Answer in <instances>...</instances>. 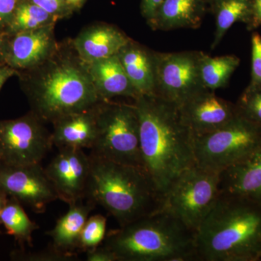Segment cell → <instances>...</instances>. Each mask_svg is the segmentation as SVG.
<instances>
[{
  "mask_svg": "<svg viewBox=\"0 0 261 261\" xmlns=\"http://www.w3.org/2000/svg\"><path fill=\"white\" fill-rule=\"evenodd\" d=\"M16 71L17 70L8 66V65H3L0 66V90L5 82L9 80L10 77L16 74Z\"/></svg>",
  "mask_w": 261,
  "mask_h": 261,
  "instance_id": "d590c367",
  "label": "cell"
},
{
  "mask_svg": "<svg viewBox=\"0 0 261 261\" xmlns=\"http://www.w3.org/2000/svg\"><path fill=\"white\" fill-rule=\"evenodd\" d=\"M195 235L177 218L159 211L110 231L103 246L117 261H194Z\"/></svg>",
  "mask_w": 261,
  "mask_h": 261,
  "instance_id": "277c9868",
  "label": "cell"
},
{
  "mask_svg": "<svg viewBox=\"0 0 261 261\" xmlns=\"http://www.w3.org/2000/svg\"><path fill=\"white\" fill-rule=\"evenodd\" d=\"M178 108L182 121L194 137L211 133L238 116L235 104L205 89Z\"/></svg>",
  "mask_w": 261,
  "mask_h": 261,
  "instance_id": "4fadbf2b",
  "label": "cell"
},
{
  "mask_svg": "<svg viewBox=\"0 0 261 261\" xmlns=\"http://www.w3.org/2000/svg\"><path fill=\"white\" fill-rule=\"evenodd\" d=\"M261 25V0H252L251 18L247 24L248 29L252 30Z\"/></svg>",
  "mask_w": 261,
  "mask_h": 261,
  "instance_id": "836d02e7",
  "label": "cell"
},
{
  "mask_svg": "<svg viewBox=\"0 0 261 261\" xmlns=\"http://www.w3.org/2000/svg\"><path fill=\"white\" fill-rule=\"evenodd\" d=\"M8 195L6 193L0 190V213L8 200Z\"/></svg>",
  "mask_w": 261,
  "mask_h": 261,
  "instance_id": "74e56055",
  "label": "cell"
},
{
  "mask_svg": "<svg viewBox=\"0 0 261 261\" xmlns=\"http://www.w3.org/2000/svg\"><path fill=\"white\" fill-rule=\"evenodd\" d=\"M33 4L45 10L57 19L69 15L73 10L67 5L65 0H28Z\"/></svg>",
  "mask_w": 261,
  "mask_h": 261,
  "instance_id": "f546056e",
  "label": "cell"
},
{
  "mask_svg": "<svg viewBox=\"0 0 261 261\" xmlns=\"http://www.w3.org/2000/svg\"><path fill=\"white\" fill-rule=\"evenodd\" d=\"M117 55L139 96L154 95V51L130 39Z\"/></svg>",
  "mask_w": 261,
  "mask_h": 261,
  "instance_id": "ffe728a7",
  "label": "cell"
},
{
  "mask_svg": "<svg viewBox=\"0 0 261 261\" xmlns=\"http://www.w3.org/2000/svg\"><path fill=\"white\" fill-rule=\"evenodd\" d=\"M98 94L102 101L116 97H140L130 83L118 55L86 64Z\"/></svg>",
  "mask_w": 261,
  "mask_h": 261,
  "instance_id": "ac0fdd59",
  "label": "cell"
},
{
  "mask_svg": "<svg viewBox=\"0 0 261 261\" xmlns=\"http://www.w3.org/2000/svg\"><path fill=\"white\" fill-rule=\"evenodd\" d=\"M239 116L261 126V87L250 84L235 104Z\"/></svg>",
  "mask_w": 261,
  "mask_h": 261,
  "instance_id": "484cf974",
  "label": "cell"
},
{
  "mask_svg": "<svg viewBox=\"0 0 261 261\" xmlns=\"http://www.w3.org/2000/svg\"><path fill=\"white\" fill-rule=\"evenodd\" d=\"M22 0H0V30L6 32L19 3Z\"/></svg>",
  "mask_w": 261,
  "mask_h": 261,
  "instance_id": "4dcf8cb0",
  "label": "cell"
},
{
  "mask_svg": "<svg viewBox=\"0 0 261 261\" xmlns=\"http://www.w3.org/2000/svg\"><path fill=\"white\" fill-rule=\"evenodd\" d=\"M94 204L91 201L86 203L82 200L70 205L69 210L57 221L56 226L47 231L53 240L51 247L63 253L72 254L78 248L82 230Z\"/></svg>",
  "mask_w": 261,
  "mask_h": 261,
  "instance_id": "44dd1931",
  "label": "cell"
},
{
  "mask_svg": "<svg viewBox=\"0 0 261 261\" xmlns=\"http://www.w3.org/2000/svg\"><path fill=\"white\" fill-rule=\"evenodd\" d=\"M0 224L20 245H32L33 232L39 228L29 219L21 203L13 197L8 199L0 213Z\"/></svg>",
  "mask_w": 261,
  "mask_h": 261,
  "instance_id": "cb8c5ba5",
  "label": "cell"
},
{
  "mask_svg": "<svg viewBox=\"0 0 261 261\" xmlns=\"http://www.w3.org/2000/svg\"><path fill=\"white\" fill-rule=\"evenodd\" d=\"M58 19L28 0H22L7 29L9 35L53 25Z\"/></svg>",
  "mask_w": 261,
  "mask_h": 261,
  "instance_id": "d4e9b609",
  "label": "cell"
},
{
  "mask_svg": "<svg viewBox=\"0 0 261 261\" xmlns=\"http://www.w3.org/2000/svg\"><path fill=\"white\" fill-rule=\"evenodd\" d=\"M75 257V255L63 253L53 247L39 252L16 250L10 253V259L18 261H69L74 260Z\"/></svg>",
  "mask_w": 261,
  "mask_h": 261,
  "instance_id": "83f0119b",
  "label": "cell"
},
{
  "mask_svg": "<svg viewBox=\"0 0 261 261\" xmlns=\"http://www.w3.org/2000/svg\"><path fill=\"white\" fill-rule=\"evenodd\" d=\"M206 0H164L148 23L153 30L197 29L206 12Z\"/></svg>",
  "mask_w": 261,
  "mask_h": 261,
  "instance_id": "d6986e66",
  "label": "cell"
},
{
  "mask_svg": "<svg viewBox=\"0 0 261 261\" xmlns=\"http://www.w3.org/2000/svg\"><path fill=\"white\" fill-rule=\"evenodd\" d=\"M39 73L25 87L32 112L45 122L91 109L103 102L81 61L51 56L37 67Z\"/></svg>",
  "mask_w": 261,
  "mask_h": 261,
  "instance_id": "5b68a950",
  "label": "cell"
},
{
  "mask_svg": "<svg viewBox=\"0 0 261 261\" xmlns=\"http://www.w3.org/2000/svg\"><path fill=\"white\" fill-rule=\"evenodd\" d=\"M130 39L113 25H94L81 33L73 46L81 61L87 65L116 56Z\"/></svg>",
  "mask_w": 261,
  "mask_h": 261,
  "instance_id": "2e32d148",
  "label": "cell"
},
{
  "mask_svg": "<svg viewBox=\"0 0 261 261\" xmlns=\"http://www.w3.org/2000/svg\"><path fill=\"white\" fill-rule=\"evenodd\" d=\"M135 105L144 169L163 200L176 178L196 164L194 136L176 105L155 95L140 96Z\"/></svg>",
  "mask_w": 261,
  "mask_h": 261,
  "instance_id": "6da1fadb",
  "label": "cell"
},
{
  "mask_svg": "<svg viewBox=\"0 0 261 261\" xmlns=\"http://www.w3.org/2000/svg\"><path fill=\"white\" fill-rule=\"evenodd\" d=\"M201 53L154 51V95L179 107L207 89L201 79Z\"/></svg>",
  "mask_w": 261,
  "mask_h": 261,
  "instance_id": "30bf717a",
  "label": "cell"
},
{
  "mask_svg": "<svg viewBox=\"0 0 261 261\" xmlns=\"http://www.w3.org/2000/svg\"><path fill=\"white\" fill-rule=\"evenodd\" d=\"M107 220L100 214L89 217L81 233L78 248L87 252L99 246L106 238Z\"/></svg>",
  "mask_w": 261,
  "mask_h": 261,
  "instance_id": "4316f807",
  "label": "cell"
},
{
  "mask_svg": "<svg viewBox=\"0 0 261 261\" xmlns=\"http://www.w3.org/2000/svg\"><path fill=\"white\" fill-rule=\"evenodd\" d=\"M163 1L164 0H142L141 10L142 15L147 21L153 17Z\"/></svg>",
  "mask_w": 261,
  "mask_h": 261,
  "instance_id": "d6a6232c",
  "label": "cell"
},
{
  "mask_svg": "<svg viewBox=\"0 0 261 261\" xmlns=\"http://www.w3.org/2000/svg\"><path fill=\"white\" fill-rule=\"evenodd\" d=\"M261 145V126L238 116L219 129L194 137L197 166L221 173Z\"/></svg>",
  "mask_w": 261,
  "mask_h": 261,
  "instance_id": "ba28073f",
  "label": "cell"
},
{
  "mask_svg": "<svg viewBox=\"0 0 261 261\" xmlns=\"http://www.w3.org/2000/svg\"><path fill=\"white\" fill-rule=\"evenodd\" d=\"M197 261L261 260V205L221 192L195 235Z\"/></svg>",
  "mask_w": 261,
  "mask_h": 261,
  "instance_id": "7a4b0ae2",
  "label": "cell"
},
{
  "mask_svg": "<svg viewBox=\"0 0 261 261\" xmlns=\"http://www.w3.org/2000/svg\"><path fill=\"white\" fill-rule=\"evenodd\" d=\"M221 193L220 173L195 164L173 182L163 198L161 211L173 215L196 233Z\"/></svg>",
  "mask_w": 261,
  "mask_h": 261,
  "instance_id": "52a82bcc",
  "label": "cell"
},
{
  "mask_svg": "<svg viewBox=\"0 0 261 261\" xmlns=\"http://www.w3.org/2000/svg\"><path fill=\"white\" fill-rule=\"evenodd\" d=\"M44 169L58 199L69 205L85 199L91 158L83 149L58 148V152Z\"/></svg>",
  "mask_w": 261,
  "mask_h": 261,
  "instance_id": "7c38bea8",
  "label": "cell"
},
{
  "mask_svg": "<svg viewBox=\"0 0 261 261\" xmlns=\"http://www.w3.org/2000/svg\"><path fill=\"white\" fill-rule=\"evenodd\" d=\"M97 135L91 154L143 168L140 121L135 103L103 101L97 106Z\"/></svg>",
  "mask_w": 261,
  "mask_h": 261,
  "instance_id": "8992f818",
  "label": "cell"
},
{
  "mask_svg": "<svg viewBox=\"0 0 261 261\" xmlns=\"http://www.w3.org/2000/svg\"><path fill=\"white\" fill-rule=\"evenodd\" d=\"M97 106L80 112L70 113L53 122V145L58 149H92L97 135Z\"/></svg>",
  "mask_w": 261,
  "mask_h": 261,
  "instance_id": "e0dca14e",
  "label": "cell"
},
{
  "mask_svg": "<svg viewBox=\"0 0 261 261\" xmlns=\"http://www.w3.org/2000/svg\"><path fill=\"white\" fill-rule=\"evenodd\" d=\"M206 1H207V3H209V4H211V3H212V2L214 1V0H206Z\"/></svg>",
  "mask_w": 261,
  "mask_h": 261,
  "instance_id": "f35d334b",
  "label": "cell"
},
{
  "mask_svg": "<svg viewBox=\"0 0 261 261\" xmlns=\"http://www.w3.org/2000/svg\"><path fill=\"white\" fill-rule=\"evenodd\" d=\"M222 193L261 205V145L247 157L220 173Z\"/></svg>",
  "mask_w": 261,
  "mask_h": 261,
  "instance_id": "9a60e30c",
  "label": "cell"
},
{
  "mask_svg": "<svg viewBox=\"0 0 261 261\" xmlns=\"http://www.w3.org/2000/svg\"><path fill=\"white\" fill-rule=\"evenodd\" d=\"M0 164H1V161H0Z\"/></svg>",
  "mask_w": 261,
  "mask_h": 261,
  "instance_id": "ab89813d",
  "label": "cell"
},
{
  "mask_svg": "<svg viewBox=\"0 0 261 261\" xmlns=\"http://www.w3.org/2000/svg\"><path fill=\"white\" fill-rule=\"evenodd\" d=\"M85 1L86 0H65L67 5L70 7V9L73 10V11L82 8Z\"/></svg>",
  "mask_w": 261,
  "mask_h": 261,
  "instance_id": "8d00e7d4",
  "label": "cell"
},
{
  "mask_svg": "<svg viewBox=\"0 0 261 261\" xmlns=\"http://www.w3.org/2000/svg\"><path fill=\"white\" fill-rule=\"evenodd\" d=\"M89 155L85 198L104 207L120 226L161 211L162 198L145 169Z\"/></svg>",
  "mask_w": 261,
  "mask_h": 261,
  "instance_id": "3957f363",
  "label": "cell"
},
{
  "mask_svg": "<svg viewBox=\"0 0 261 261\" xmlns=\"http://www.w3.org/2000/svg\"><path fill=\"white\" fill-rule=\"evenodd\" d=\"M0 190L36 213L44 212L48 204L58 199L41 163L23 166L1 163Z\"/></svg>",
  "mask_w": 261,
  "mask_h": 261,
  "instance_id": "8fae6325",
  "label": "cell"
},
{
  "mask_svg": "<svg viewBox=\"0 0 261 261\" xmlns=\"http://www.w3.org/2000/svg\"><path fill=\"white\" fill-rule=\"evenodd\" d=\"M88 261H117L116 255L105 246H98L87 252Z\"/></svg>",
  "mask_w": 261,
  "mask_h": 261,
  "instance_id": "1f68e13d",
  "label": "cell"
},
{
  "mask_svg": "<svg viewBox=\"0 0 261 261\" xmlns=\"http://www.w3.org/2000/svg\"><path fill=\"white\" fill-rule=\"evenodd\" d=\"M10 35L5 31L0 30V66L5 64L8 39Z\"/></svg>",
  "mask_w": 261,
  "mask_h": 261,
  "instance_id": "e575fe53",
  "label": "cell"
},
{
  "mask_svg": "<svg viewBox=\"0 0 261 261\" xmlns=\"http://www.w3.org/2000/svg\"><path fill=\"white\" fill-rule=\"evenodd\" d=\"M53 25L10 35L5 64L17 70H32L53 54Z\"/></svg>",
  "mask_w": 261,
  "mask_h": 261,
  "instance_id": "5bb4252c",
  "label": "cell"
},
{
  "mask_svg": "<svg viewBox=\"0 0 261 261\" xmlns=\"http://www.w3.org/2000/svg\"><path fill=\"white\" fill-rule=\"evenodd\" d=\"M34 113L0 121V161L13 166L42 163L53 148L51 133Z\"/></svg>",
  "mask_w": 261,
  "mask_h": 261,
  "instance_id": "9c48e42d",
  "label": "cell"
},
{
  "mask_svg": "<svg viewBox=\"0 0 261 261\" xmlns=\"http://www.w3.org/2000/svg\"><path fill=\"white\" fill-rule=\"evenodd\" d=\"M211 6L216 20L211 45V49H214L233 24L237 22L248 24L251 18L252 0H214Z\"/></svg>",
  "mask_w": 261,
  "mask_h": 261,
  "instance_id": "7402d4cb",
  "label": "cell"
},
{
  "mask_svg": "<svg viewBox=\"0 0 261 261\" xmlns=\"http://www.w3.org/2000/svg\"><path fill=\"white\" fill-rule=\"evenodd\" d=\"M240 58L235 56H209L201 53L200 72L202 83L211 91L223 88L227 84L240 65Z\"/></svg>",
  "mask_w": 261,
  "mask_h": 261,
  "instance_id": "603a6c76",
  "label": "cell"
},
{
  "mask_svg": "<svg viewBox=\"0 0 261 261\" xmlns=\"http://www.w3.org/2000/svg\"><path fill=\"white\" fill-rule=\"evenodd\" d=\"M251 82L253 86L261 87V36L253 33L252 36Z\"/></svg>",
  "mask_w": 261,
  "mask_h": 261,
  "instance_id": "f1b7e54d",
  "label": "cell"
}]
</instances>
